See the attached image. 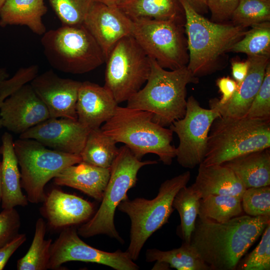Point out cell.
<instances>
[{
  "label": "cell",
  "instance_id": "cell-24",
  "mask_svg": "<svg viewBox=\"0 0 270 270\" xmlns=\"http://www.w3.org/2000/svg\"><path fill=\"white\" fill-rule=\"evenodd\" d=\"M221 164L232 170L246 188L270 186V148L240 156Z\"/></svg>",
  "mask_w": 270,
  "mask_h": 270
},
{
  "label": "cell",
  "instance_id": "cell-25",
  "mask_svg": "<svg viewBox=\"0 0 270 270\" xmlns=\"http://www.w3.org/2000/svg\"><path fill=\"white\" fill-rule=\"evenodd\" d=\"M47 10L44 0H6L0 10V26H25L42 36L46 30L42 18Z\"/></svg>",
  "mask_w": 270,
  "mask_h": 270
},
{
  "label": "cell",
  "instance_id": "cell-19",
  "mask_svg": "<svg viewBox=\"0 0 270 270\" xmlns=\"http://www.w3.org/2000/svg\"><path fill=\"white\" fill-rule=\"evenodd\" d=\"M118 104L104 86L82 82L76 104L78 120L90 130L100 128L114 114Z\"/></svg>",
  "mask_w": 270,
  "mask_h": 270
},
{
  "label": "cell",
  "instance_id": "cell-45",
  "mask_svg": "<svg viewBox=\"0 0 270 270\" xmlns=\"http://www.w3.org/2000/svg\"><path fill=\"white\" fill-rule=\"evenodd\" d=\"M125 0H97L100 2L112 6H118Z\"/></svg>",
  "mask_w": 270,
  "mask_h": 270
},
{
  "label": "cell",
  "instance_id": "cell-43",
  "mask_svg": "<svg viewBox=\"0 0 270 270\" xmlns=\"http://www.w3.org/2000/svg\"><path fill=\"white\" fill-rule=\"evenodd\" d=\"M250 62L248 59L244 62H232V75L234 80L240 84L246 78L248 72Z\"/></svg>",
  "mask_w": 270,
  "mask_h": 270
},
{
  "label": "cell",
  "instance_id": "cell-46",
  "mask_svg": "<svg viewBox=\"0 0 270 270\" xmlns=\"http://www.w3.org/2000/svg\"><path fill=\"white\" fill-rule=\"evenodd\" d=\"M8 74L6 69L0 68V82L8 78Z\"/></svg>",
  "mask_w": 270,
  "mask_h": 270
},
{
  "label": "cell",
  "instance_id": "cell-40",
  "mask_svg": "<svg viewBox=\"0 0 270 270\" xmlns=\"http://www.w3.org/2000/svg\"><path fill=\"white\" fill-rule=\"evenodd\" d=\"M240 0H207V7L211 13L212 20L224 23L230 20Z\"/></svg>",
  "mask_w": 270,
  "mask_h": 270
},
{
  "label": "cell",
  "instance_id": "cell-41",
  "mask_svg": "<svg viewBox=\"0 0 270 270\" xmlns=\"http://www.w3.org/2000/svg\"><path fill=\"white\" fill-rule=\"evenodd\" d=\"M219 91L222 94L220 99L212 98L216 104L222 105L228 102L234 96L238 88V84L229 76L219 78L216 82Z\"/></svg>",
  "mask_w": 270,
  "mask_h": 270
},
{
  "label": "cell",
  "instance_id": "cell-30",
  "mask_svg": "<svg viewBox=\"0 0 270 270\" xmlns=\"http://www.w3.org/2000/svg\"><path fill=\"white\" fill-rule=\"evenodd\" d=\"M242 212L241 198L210 194L201 198L198 217L221 223L240 216Z\"/></svg>",
  "mask_w": 270,
  "mask_h": 270
},
{
  "label": "cell",
  "instance_id": "cell-6",
  "mask_svg": "<svg viewBox=\"0 0 270 270\" xmlns=\"http://www.w3.org/2000/svg\"><path fill=\"white\" fill-rule=\"evenodd\" d=\"M40 42L49 64L62 72L83 74L106 62L102 50L83 24L46 31Z\"/></svg>",
  "mask_w": 270,
  "mask_h": 270
},
{
  "label": "cell",
  "instance_id": "cell-13",
  "mask_svg": "<svg viewBox=\"0 0 270 270\" xmlns=\"http://www.w3.org/2000/svg\"><path fill=\"white\" fill-rule=\"evenodd\" d=\"M70 261L93 262L116 270L139 269L126 251L107 252L84 242L74 226L62 228L58 237L52 243L48 269L60 270L62 264Z\"/></svg>",
  "mask_w": 270,
  "mask_h": 270
},
{
  "label": "cell",
  "instance_id": "cell-17",
  "mask_svg": "<svg viewBox=\"0 0 270 270\" xmlns=\"http://www.w3.org/2000/svg\"><path fill=\"white\" fill-rule=\"evenodd\" d=\"M83 24L100 46L106 60L120 40L132 34L133 28V21L118 7L98 1L90 8Z\"/></svg>",
  "mask_w": 270,
  "mask_h": 270
},
{
  "label": "cell",
  "instance_id": "cell-20",
  "mask_svg": "<svg viewBox=\"0 0 270 270\" xmlns=\"http://www.w3.org/2000/svg\"><path fill=\"white\" fill-rule=\"evenodd\" d=\"M250 62L248 72L244 80L238 85L232 98L224 104L220 105L212 99L210 108L216 109L220 116L225 118H241L246 114L263 81L270 57L248 56Z\"/></svg>",
  "mask_w": 270,
  "mask_h": 270
},
{
  "label": "cell",
  "instance_id": "cell-33",
  "mask_svg": "<svg viewBox=\"0 0 270 270\" xmlns=\"http://www.w3.org/2000/svg\"><path fill=\"white\" fill-rule=\"evenodd\" d=\"M232 23L246 28L270 20V0H240L231 17Z\"/></svg>",
  "mask_w": 270,
  "mask_h": 270
},
{
  "label": "cell",
  "instance_id": "cell-35",
  "mask_svg": "<svg viewBox=\"0 0 270 270\" xmlns=\"http://www.w3.org/2000/svg\"><path fill=\"white\" fill-rule=\"evenodd\" d=\"M242 210L252 216H270V186L247 188L242 198Z\"/></svg>",
  "mask_w": 270,
  "mask_h": 270
},
{
  "label": "cell",
  "instance_id": "cell-5",
  "mask_svg": "<svg viewBox=\"0 0 270 270\" xmlns=\"http://www.w3.org/2000/svg\"><path fill=\"white\" fill-rule=\"evenodd\" d=\"M270 147V120L225 118L212 122L202 164H221L240 156Z\"/></svg>",
  "mask_w": 270,
  "mask_h": 270
},
{
  "label": "cell",
  "instance_id": "cell-32",
  "mask_svg": "<svg viewBox=\"0 0 270 270\" xmlns=\"http://www.w3.org/2000/svg\"><path fill=\"white\" fill-rule=\"evenodd\" d=\"M244 36L230 50L244 53L248 56H270V22L252 25Z\"/></svg>",
  "mask_w": 270,
  "mask_h": 270
},
{
  "label": "cell",
  "instance_id": "cell-21",
  "mask_svg": "<svg viewBox=\"0 0 270 270\" xmlns=\"http://www.w3.org/2000/svg\"><path fill=\"white\" fill-rule=\"evenodd\" d=\"M110 176V168H102L82 162L63 169L53 179L55 184L78 190L101 201Z\"/></svg>",
  "mask_w": 270,
  "mask_h": 270
},
{
  "label": "cell",
  "instance_id": "cell-9",
  "mask_svg": "<svg viewBox=\"0 0 270 270\" xmlns=\"http://www.w3.org/2000/svg\"><path fill=\"white\" fill-rule=\"evenodd\" d=\"M14 148L20 168V184L29 202H44V187L64 168L82 162L80 154L50 150L29 138L14 142Z\"/></svg>",
  "mask_w": 270,
  "mask_h": 270
},
{
  "label": "cell",
  "instance_id": "cell-39",
  "mask_svg": "<svg viewBox=\"0 0 270 270\" xmlns=\"http://www.w3.org/2000/svg\"><path fill=\"white\" fill-rule=\"evenodd\" d=\"M20 226L18 211L14 208L3 209L0 212V248L18 234Z\"/></svg>",
  "mask_w": 270,
  "mask_h": 270
},
{
  "label": "cell",
  "instance_id": "cell-42",
  "mask_svg": "<svg viewBox=\"0 0 270 270\" xmlns=\"http://www.w3.org/2000/svg\"><path fill=\"white\" fill-rule=\"evenodd\" d=\"M26 240V234H18L11 241L0 248V270L4 269L12 254Z\"/></svg>",
  "mask_w": 270,
  "mask_h": 270
},
{
  "label": "cell",
  "instance_id": "cell-7",
  "mask_svg": "<svg viewBox=\"0 0 270 270\" xmlns=\"http://www.w3.org/2000/svg\"><path fill=\"white\" fill-rule=\"evenodd\" d=\"M157 164L156 160L141 161L124 145L110 168V176L98 210L78 230L79 236L90 238L104 234L122 242L114 222L116 208L128 198L127 192L136 186L138 172L142 166Z\"/></svg>",
  "mask_w": 270,
  "mask_h": 270
},
{
  "label": "cell",
  "instance_id": "cell-38",
  "mask_svg": "<svg viewBox=\"0 0 270 270\" xmlns=\"http://www.w3.org/2000/svg\"><path fill=\"white\" fill-rule=\"evenodd\" d=\"M38 66L32 65L18 69L10 78L0 82V103L23 85L30 82L38 74Z\"/></svg>",
  "mask_w": 270,
  "mask_h": 270
},
{
  "label": "cell",
  "instance_id": "cell-4",
  "mask_svg": "<svg viewBox=\"0 0 270 270\" xmlns=\"http://www.w3.org/2000/svg\"><path fill=\"white\" fill-rule=\"evenodd\" d=\"M152 117L146 110L118 106L101 128L117 143H124L138 160L152 153L170 165L176 157V148L171 144L173 132L154 122Z\"/></svg>",
  "mask_w": 270,
  "mask_h": 270
},
{
  "label": "cell",
  "instance_id": "cell-18",
  "mask_svg": "<svg viewBox=\"0 0 270 270\" xmlns=\"http://www.w3.org/2000/svg\"><path fill=\"white\" fill-rule=\"evenodd\" d=\"M41 212L54 229L64 228L87 222L94 212V204L74 194L54 188L46 194Z\"/></svg>",
  "mask_w": 270,
  "mask_h": 270
},
{
  "label": "cell",
  "instance_id": "cell-27",
  "mask_svg": "<svg viewBox=\"0 0 270 270\" xmlns=\"http://www.w3.org/2000/svg\"><path fill=\"white\" fill-rule=\"evenodd\" d=\"M116 143L101 128L90 130L80 153L82 162L100 168H110L118 152Z\"/></svg>",
  "mask_w": 270,
  "mask_h": 270
},
{
  "label": "cell",
  "instance_id": "cell-16",
  "mask_svg": "<svg viewBox=\"0 0 270 270\" xmlns=\"http://www.w3.org/2000/svg\"><path fill=\"white\" fill-rule=\"evenodd\" d=\"M82 82L58 76L48 70L37 75L30 84L46 106L50 118L78 120L76 104Z\"/></svg>",
  "mask_w": 270,
  "mask_h": 270
},
{
  "label": "cell",
  "instance_id": "cell-28",
  "mask_svg": "<svg viewBox=\"0 0 270 270\" xmlns=\"http://www.w3.org/2000/svg\"><path fill=\"white\" fill-rule=\"evenodd\" d=\"M146 257L148 262H162L178 270H210L191 244L184 242L180 248L170 250L148 249Z\"/></svg>",
  "mask_w": 270,
  "mask_h": 270
},
{
  "label": "cell",
  "instance_id": "cell-23",
  "mask_svg": "<svg viewBox=\"0 0 270 270\" xmlns=\"http://www.w3.org/2000/svg\"><path fill=\"white\" fill-rule=\"evenodd\" d=\"M202 198L210 194L229 195L242 198L246 188L229 168L223 164L199 165L192 184Z\"/></svg>",
  "mask_w": 270,
  "mask_h": 270
},
{
  "label": "cell",
  "instance_id": "cell-29",
  "mask_svg": "<svg viewBox=\"0 0 270 270\" xmlns=\"http://www.w3.org/2000/svg\"><path fill=\"white\" fill-rule=\"evenodd\" d=\"M202 196L192 185L181 188L176 194L172 207L178 212L180 218V236L184 242L190 244L198 216Z\"/></svg>",
  "mask_w": 270,
  "mask_h": 270
},
{
  "label": "cell",
  "instance_id": "cell-34",
  "mask_svg": "<svg viewBox=\"0 0 270 270\" xmlns=\"http://www.w3.org/2000/svg\"><path fill=\"white\" fill-rule=\"evenodd\" d=\"M64 26L83 24L89 10L97 0H48Z\"/></svg>",
  "mask_w": 270,
  "mask_h": 270
},
{
  "label": "cell",
  "instance_id": "cell-10",
  "mask_svg": "<svg viewBox=\"0 0 270 270\" xmlns=\"http://www.w3.org/2000/svg\"><path fill=\"white\" fill-rule=\"evenodd\" d=\"M104 86L118 104L142 88L150 70V60L132 35L120 40L106 60Z\"/></svg>",
  "mask_w": 270,
  "mask_h": 270
},
{
  "label": "cell",
  "instance_id": "cell-44",
  "mask_svg": "<svg viewBox=\"0 0 270 270\" xmlns=\"http://www.w3.org/2000/svg\"><path fill=\"white\" fill-rule=\"evenodd\" d=\"M190 6L200 14L206 12L208 10L207 0H186Z\"/></svg>",
  "mask_w": 270,
  "mask_h": 270
},
{
  "label": "cell",
  "instance_id": "cell-49",
  "mask_svg": "<svg viewBox=\"0 0 270 270\" xmlns=\"http://www.w3.org/2000/svg\"><path fill=\"white\" fill-rule=\"evenodd\" d=\"M2 124H1V122L0 120V128H2Z\"/></svg>",
  "mask_w": 270,
  "mask_h": 270
},
{
  "label": "cell",
  "instance_id": "cell-2",
  "mask_svg": "<svg viewBox=\"0 0 270 270\" xmlns=\"http://www.w3.org/2000/svg\"><path fill=\"white\" fill-rule=\"evenodd\" d=\"M185 16L188 62L187 67L197 77L220 68V58L246 34V28L232 23H217L196 12L186 0H179Z\"/></svg>",
  "mask_w": 270,
  "mask_h": 270
},
{
  "label": "cell",
  "instance_id": "cell-47",
  "mask_svg": "<svg viewBox=\"0 0 270 270\" xmlns=\"http://www.w3.org/2000/svg\"><path fill=\"white\" fill-rule=\"evenodd\" d=\"M1 172H2V162H0V202H1Z\"/></svg>",
  "mask_w": 270,
  "mask_h": 270
},
{
  "label": "cell",
  "instance_id": "cell-12",
  "mask_svg": "<svg viewBox=\"0 0 270 270\" xmlns=\"http://www.w3.org/2000/svg\"><path fill=\"white\" fill-rule=\"evenodd\" d=\"M220 116L216 109L203 108L192 96L188 98L184 116L170 126L179 138L176 157L181 166L192 169L202 163L211 126Z\"/></svg>",
  "mask_w": 270,
  "mask_h": 270
},
{
  "label": "cell",
  "instance_id": "cell-3",
  "mask_svg": "<svg viewBox=\"0 0 270 270\" xmlns=\"http://www.w3.org/2000/svg\"><path fill=\"white\" fill-rule=\"evenodd\" d=\"M150 60V70L146 84L127 100L126 106L151 112L154 122L166 127L184 116L186 86L198 83V78L187 66L167 70Z\"/></svg>",
  "mask_w": 270,
  "mask_h": 270
},
{
  "label": "cell",
  "instance_id": "cell-22",
  "mask_svg": "<svg viewBox=\"0 0 270 270\" xmlns=\"http://www.w3.org/2000/svg\"><path fill=\"white\" fill-rule=\"evenodd\" d=\"M0 154H2L1 172V202L3 209L26 206L27 197L22 190L20 172L14 148L12 135L4 132L2 138Z\"/></svg>",
  "mask_w": 270,
  "mask_h": 270
},
{
  "label": "cell",
  "instance_id": "cell-37",
  "mask_svg": "<svg viewBox=\"0 0 270 270\" xmlns=\"http://www.w3.org/2000/svg\"><path fill=\"white\" fill-rule=\"evenodd\" d=\"M245 117L270 120V64L268 65L262 84Z\"/></svg>",
  "mask_w": 270,
  "mask_h": 270
},
{
  "label": "cell",
  "instance_id": "cell-31",
  "mask_svg": "<svg viewBox=\"0 0 270 270\" xmlns=\"http://www.w3.org/2000/svg\"><path fill=\"white\" fill-rule=\"evenodd\" d=\"M46 230L44 220L42 218H38L31 245L26 254L18 260L17 270H48L52 240L44 238Z\"/></svg>",
  "mask_w": 270,
  "mask_h": 270
},
{
  "label": "cell",
  "instance_id": "cell-26",
  "mask_svg": "<svg viewBox=\"0 0 270 270\" xmlns=\"http://www.w3.org/2000/svg\"><path fill=\"white\" fill-rule=\"evenodd\" d=\"M117 7L132 20H171L184 26V12L179 0H125Z\"/></svg>",
  "mask_w": 270,
  "mask_h": 270
},
{
  "label": "cell",
  "instance_id": "cell-11",
  "mask_svg": "<svg viewBox=\"0 0 270 270\" xmlns=\"http://www.w3.org/2000/svg\"><path fill=\"white\" fill-rule=\"evenodd\" d=\"M132 36L147 56L170 70L186 66L188 52L184 25L171 20H134Z\"/></svg>",
  "mask_w": 270,
  "mask_h": 270
},
{
  "label": "cell",
  "instance_id": "cell-8",
  "mask_svg": "<svg viewBox=\"0 0 270 270\" xmlns=\"http://www.w3.org/2000/svg\"><path fill=\"white\" fill-rule=\"evenodd\" d=\"M190 178V172L186 171L166 180L152 200L128 198L120 203L117 208L130 220V242L126 252L133 260L138 258L152 234L168 222L174 210L173 200L178 191L186 186Z\"/></svg>",
  "mask_w": 270,
  "mask_h": 270
},
{
  "label": "cell",
  "instance_id": "cell-1",
  "mask_svg": "<svg viewBox=\"0 0 270 270\" xmlns=\"http://www.w3.org/2000/svg\"><path fill=\"white\" fill-rule=\"evenodd\" d=\"M270 224V216H238L224 222L197 218L190 244L210 270H234Z\"/></svg>",
  "mask_w": 270,
  "mask_h": 270
},
{
  "label": "cell",
  "instance_id": "cell-15",
  "mask_svg": "<svg viewBox=\"0 0 270 270\" xmlns=\"http://www.w3.org/2000/svg\"><path fill=\"white\" fill-rule=\"evenodd\" d=\"M90 130L76 120L49 118L20 134V138L35 140L62 152L80 154Z\"/></svg>",
  "mask_w": 270,
  "mask_h": 270
},
{
  "label": "cell",
  "instance_id": "cell-36",
  "mask_svg": "<svg viewBox=\"0 0 270 270\" xmlns=\"http://www.w3.org/2000/svg\"><path fill=\"white\" fill-rule=\"evenodd\" d=\"M238 269L270 270V224L265 228L261 240L256 247L248 254Z\"/></svg>",
  "mask_w": 270,
  "mask_h": 270
},
{
  "label": "cell",
  "instance_id": "cell-48",
  "mask_svg": "<svg viewBox=\"0 0 270 270\" xmlns=\"http://www.w3.org/2000/svg\"><path fill=\"white\" fill-rule=\"evenodd\" d=\"M6 0H0V10L4 5Z\"/></svg>",
  "mask_w": 270,
  "mask_h": 270
},
{
  "label": "cell",
  "instance_id": "cell-14",
  "mask_svg": "<svg viewBox=\"0 0 270 270\" xmlns=\"http://www.w3.org/2000/svg\"><path fill=\"white\" fill-rule=\"evenodd\" d=\"M2 127L20 134L50 118L48 110L30 84H25L0 106Z\"/></svg>",
  "mask_w": 270,
  "mask_h": 270
}]
</instances>
